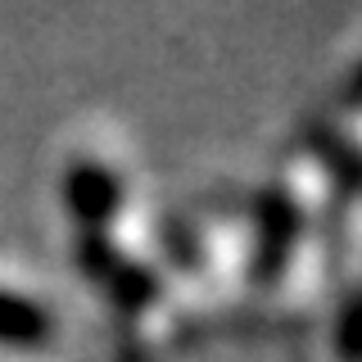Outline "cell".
Wrapping results in <instances>:
<instances>
[{"instance_id": "1", "label": "cell", "mask_w": 362, "mask_h": 362, "mask_svg": "<svg viewBox=\"0 0 362 362\" xmlns=\"http://www.w3.org/2000/svg\"><path fill=\"white\" fill-rule=\"evenodd\" d=\"M254 209V226H258V240H254V258H249V276L254 281H276L286 272L294 240L303 231V209L299 199L290 195L286 186H267L249 199Z\"/></svg>"}, {"instance_id": "2", "label": "cell", "mask_w": 362, "mask_h": 362, "mask_svg": "<svg viewBox=\"0 0 362 362\" xmlns=\"http://www.w3.org/2000/svg\"><path fill=\"white\" fill-rule=\"evenodd\" d=\"M122 195H127L122 177L109 163H100V158H73L64 168V204L82 222V231H105L118 218Z\"/></svg>"}, {"instance_id": "3", "label": "cell", "mask_w": 362, "mask_h": 362, "mask_svg": "<svg viewBox=\"0 0 362 362\" xmlns=\"http://www.w3.org/2000/svg\"><path fill=\"white\" fill-rule=\"evenodd\" d=\"M54 339V313L32 294L0 286V344L9 349H45Z\"/></svg>"}, {"instance_id": "4", "label": "cell", "mask_w": 362, "mask_h": 362, "mask_svg": "<svg viewBox=\"0 0 362 362\" xmlns=\"http://www.w3.org/2000/svg\"><path fill=\"white\" fill-rule=\"evenodd\" d=\"M308 141H313V154L322 158L326 168H335L339 190L354 195V190H358V150L349 145V136H339L335 127H313Z\"/></svg>"}, {"instance_id": "5", "label": "cell", "mask_w": 362, "mask_h": 362, "mask_svg": "<svg viewBox=\"0 0 362 362\" xmlns=\"http://www.w3.org/2000/svg\"><path fill=\"white\" fill-rule=\"evenodd\" d=\"M163 245H168V254H173V263H181V267H204V249H199V240H195V231H190L186 222H173L168 218L163 222Z\"/></svg>"}, {"instance_id": "6", "label": "cell", "mask_w": 362, "mask_h": 362, "mask_svg": "<svg viewBox=\"0 0 362 362\" xmlns=\"http://www.w3.org/2000/svg\"><path fill=\"white\" fill-rule=\"evenodd\" d=\"M354 331H358V294H344V313H339V358L354 362Z\"/></svg>"}]
</instances>
